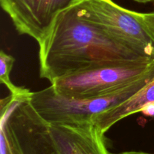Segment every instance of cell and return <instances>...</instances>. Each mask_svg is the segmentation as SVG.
<instances>
[{
	"label": "cell",
	"mask_w": 154,
	"mask_h": 154,
	"mask_svg": "<svg viewBox=\"0 0 154 154\" xmlns=\"http://www.w3.org/2000/svg\"><path fill=\"white\" fill-rule=\"evenodd\" d=\"M38 44L40 77L51 83L87 70L136 62H154L113 39L84 19L75 2L60 12Z\"/></svg>",
	"instance_id": "cell-1"
},
{
	"label": "cell",
	"mask_w": 154,
	"mask_h": 154,
	"mask_svg": "<svg viewBox=\"0 0 154 154\" xmlns=\"http://www.w3.org/2000/svg\"><path fill=\"white\" fill-rule=\"evenodd\" d=\"M154 78V63L141 77L100 97L78 99L57 93L52 86L31 92L28 99L38 114L52 124L92 123L93 116L120 105L132 97Z\"/></svg>",
	"instance_id": "cell-2"
},
{
	"label": "cell",
	"mask_w": 154,
	"mask_h": 154,
	"mask_svg": "<svg viewBox=\"0 0 154 154\" xmlns=\"http://www.w3.org/2000/svg\"><path fill=\"white\" fill-rule=\"evenodd\" d=\"M28 97L11 94L1 100V141L10 154H60L49 123Z\"/></svg>",
	"instance_id": "cell-3"
},
{
	"label": "cell",
	"mask_w": 154,
	"mask_h": 154,
	"mask_svg": "<svg viewBox=\"0 0 154 154\" xmlns=\"http://www.w3.org/2000/svg\"><path fill=\"white\" fill-rule=\"evenodd\" d=\"M84 19L134 52L154 61V39L138 12L124 8L112 0L75 2Z\"/></svg>",
	"instance_id": "cell-4"
},
{
	"label": "cell",
	"mask_w": 154,
	"mask_h": 154,
	"mask_svg": "<svg viewBox=\"0 0 154 154\" xmlns=\"http://www.w3.org/2000/svg\"><path fill=\"white\" fill-rule=\"evenodd\" d=\"M154 62H136L104 66L58 78L51 83L55 91L78 99L100 97L142 76Z\"/></svg>",
	"instance_id": "cell-5"
},
{
	"label": "cell",
	"mask_w": 154,
	"mask_h": 154,
	"mask_svg": "<svg viewBox=\"0 0 154 154\" xmlns=\"http://www.w3.org/2000/svg\"><path fill=\"white\" fill-rule=\"evenodd\" d=\"M76 1L0 0V4L17 32L30 36L39 43L50 31L60 12Z\"/></svg>",
	"instance_id": "cell-6"
},
{
	"label": "cell",
	"mask_w": 154,
	"mask_h": 154,
	"mask_svg": "<svg viewBox=\"0 0 154 154\" xmlns=\"http://www.w3.org/2000/svg\"><path fill=\"white\" fill-rule=\"evenodd\" d=\"M49 128L60 154L111 153L105 144V134L93 123H49Z\"/></svg>",
	"instance_id": "cell-7"
},
{
	"label": "cell",
	"mask_w": 154,
	"mask_h": 154,
	"mask_svg": "<svg viewBox=\"0 0 154 154\" xmlns=\"http://www.w3.org/2000/svg\"><path fill=\"white\" fill-rule=\"evenodd\" d=\"M154 102V78L134 96L120 105L93 116L92 123L97 126L104 134L117 122L129 116L140 113L147 103Z\"/></svg>",
	"instance_id": "cell-8"
},
{
	"label": "cell",
	"mask_w": 154,
	"mask_h": 154,
	"mask_svg": "<svg viewBox=\"0 0 154 154\" xmlns=\"http://www.w3.org/2000/svg\"><path fill=\"white\" fill-rule=\"evenodd\" d=\"M15 59L5 51L0 52V81L9 90L11 94L17 96H26L31 91L24 87H17L11 81L10 75L12 71Z\"/></svg>",
	"instance_id": "cell-9"
},
{
	"label": "cell",
	"mask_w": 154,
	"mask_h": 154,
	"mask_svg": "<svg viewBox=\"0 0 154 154\" xmlns=\"http://www.w3.org/2000/svg\"><path fill=\"white\" fill-rule=\"evenodd\" d=\"M140 18L146 29L154 39V12L151 13H139Z\"/></svg>",
	"instance_id": "cell-10"
},
{
	"label": "cell",
	"mask_w": 154,
	"mask_h": 154,
	"mask_svg": "<svg viewBox=\"0 0 154 154\" xmlns=\"http://www.w3.org/2000/svg\"><path fill=\"white\" fill-rule=\"evenodd\" d=\"M140 113H142L143 114L148 117H154V102L146 104L141 108Z\"/></svg>",
	"instance_id": "cell-11"
},
{
	"label": "cell",
	"mask_w": 154,
	"mask_h": 154,
	"mask_svg": "<svg viewBox=\"0 0 154 154\" xmlns=\"http://www.w3.org/2000/svg\"><path fill=\"white\" fill-rule=\"evenodd\" d=\"M110 154H153L146 153V152H141V151H126V152H121V153H110Z\"/></svg>",
	"instance_id": "cell-12"
},
{
	"label": "cell",
	"mask_w": 154,
	"mask_h": 154,
	"mask_svg": "<svg viewBox=\"0 0 154 154\" xmlns=\"http://www.w3.org/2000/svg\"><path fill=\"white\" fill-rule=\"evenodd\" d=\"M1 154H10L8 150L6 148L5 144L2 142H1Z\"/></svg>",
	"instance_id": "cell-13"
},
{
	"label": "cell",
	"mask_w": 154,
	"mask_h": 154,
	"mask_svg": "<svg viewBox=\"0 0 154 154\" xmlns=\"http://www.w3.org/2000/svg\"><path fill=\"white\" fill-rule=\"evenodd\" d=\"M134 1L140 3H147L150 2H153V0H134Z\"/></svg>",
	"instance_id": "cell-14"
},
{
	"label": "cell",
	"mask_w": 154,
	"mask_h": 154,
	"mask_svg": "<svg viewBox=\"0 0 154 154\" xmlns=\"http://www.w3.org/2000/svg\"><path fill=\"white\" fill-rule=\"evenodd\" d=\"M153 3H154V0H153Z\"/></svg>",
	"instance_id": "cell-15"
}]
</instances>
